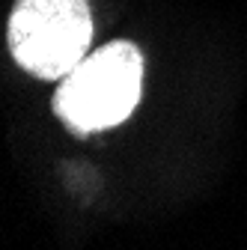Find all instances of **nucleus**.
Here are the masks:
<instances>
[{"label":"nucleus","mask_w":247,"mask_h":250,"mask_svg":"<svg viewBox=\"0 0 247 250\" xmlns=\"http://www.w3.org/2000/svg\"><path fill=\"white\" fill-rule=\"evenodd\" d=\"M92 18L86 0H18L9 18V48L36 78H66L86 57Z\"/></svg>","instance_id":"2"},{"label":"nucleus","mask_w":247,"mask_h":250,"mask_svg":"<svg viewBox=\"0 0 247 250\" xmlns=\"http://www.w3.org/2000/svg\"><path fill=\"white\" fill-rule=\"evenodd\" d=\"M143 89V57L131 42H110L63 78L54 110L75 131H99L128 119Z\"/></svg>","instance_id":"1"}]
</instances>
